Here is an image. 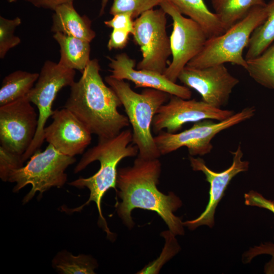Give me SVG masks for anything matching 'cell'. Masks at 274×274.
Segmentation results:
<instances>
[{
	"instance_id": "obj_35",
	"label": "cell",
	"mask_w": 274,
	"mask_h": 274,
	"mask_svg": "<svg viewBox=\"0 0 274 274\" xmlns=\"http://www.w3.org/2000/svg\"><path fill=\"white\" fill-rule=\"evenodd\" d=\"M17 0H7V1L9 2V3H15L17 1Z\"/></svg>"
},
{
	"instance_id": "obj_24",
	"label": "cell",
	"mask_w": 274,
	"mask_h": 274,
	"mask_svg": "<svg viewBox=\"0 0 274 274\" xmlns=\"http://www.w3.org/2000/svg\"><path fill=\"white\" fill-rule=\"evenodd\" d=\"M52 265L63 274H93L97 266L96 261L91 256L83 254L74 256L66 251L58 252L52 261Z\"/></svg>"
},
{
	"instance_id": "obj_21",
	"label": "cell",
	"mask_w": 274,
	"mask_h": 274,
	"mask_svg": "<svg viewBox=\"0 0 274 274\" xmlns=\"http://www.w3.org/2000/svg\"><path fill=\"white\" fill-rule=\"evenodd\" d=\"M215 13L225 30L243 19L255 7L264 6V0H211Z\"/></svg>"
},
{
	"instance_id": "obj_23",
	"label": "cell",
	"mask_w": 274,
	"mask_h": 274,
	"mask_svg": "<svg viewBox=\"0 0 274 274\" xmlns=\"http://www.w3.org/2000/svg\"><path fill=\"white\" fill-rule=\"evenodd\" d=\"M245 70L257 83L274 90V43L259 56L246 60Z\"/></svg>"
},
{
	"instance_id": "obj_26",
	"label": "cell",
	"mask_w": 274,
	"mask_h": 274,
	"mask_svg": "<svg viewBox=\"0 0 274 274\" xmlns=\"http://www.w3.org/2000/svg\"><path fill=\"white\" fill-rule=\"evenodd\" d=\"M161 236L165 239V244L160 256L138 273H158L162 266L179 251L180 247L175 237L176 235L171 231L162 232Z\"/></svg>"
},
{
	"instance_id": "obj_13",
	"label": "cell",
	"mask_w": 274,
	"mask_h": 274,
	"mask_svg": "<svg viewBox=\"0 0 274 274\" xmlns=\"http://www.w3.org/2000/svg\"><path fill=\"white\" fill-rule=\"evenodd\" d=\"M178 79L199 93L202 100L218 108L226 105L233 89L239 82L224 64L199 68L186 66Z\"/></svg>"
},
{
	"instance_id": "obj_25",
	"label": "cell",
	"mask_w": 274,
	"mask_h": 274,
	"mask_svg": "<svg viewBox=\"0 0 274 274\" xmlns=\"http://www.w3.org/2000/svg\"><path fill=\"white\" fill-rule=\"evenodd\" d=\"M21 23V19H10L0 16V58L3 59L7 52L21 42L19 37L14 34L17 27Z\"/></svg>"
},
{
	"instance_id": "obj_33",
	"label": "cell",
	"mask_w": 274,
	"mask_h": 274,
	"mask_svg": "<svg viewBox=\"0 0 274 274\" xmlns=\"http://www.w3.org/2000/svg\"><path fill=\"white\" fill-rule=\"evenodd\" d=\"M34 6L54 10L57 7L62 4L73 2L74 0H26Z\"/></svg>"
},
{
	"instance_id": "obj_10",
	"label": "cell",
	"mask_w": 274,
	"mask_h": 274,
	"mask_svg": "<svg viewBox=\"0 0 274 274\" xmlns=\"http://www.w3.org/2000/svg\"><path fill=\"white\" fill-rule=\"evenodd\" d=\"M159 6L171 17L173 22L169 38L172 60L163 75L176 83L180 72L199 53L208 37L197 22L185 17L170 1L165 0Z\"/></svg>"
},
{
	"instance_id": "obj_19",
	"label": "cell",
	"mask_w": 274,
	"mask_h": 274,
	"mask_svg": "<svg viewBox=\"0 0 274 274\" xmlns=\"http://www.w3.org/2000/svg\"><path fill=\"white\" fill-rule=\"evenodd\" d=\"M179 12L197 22L204 31L208 39L226 30L215 13L212 12L203 0H169Z\"/></svg>"
},
{
	"instance_id": "obj_8",
	"label": "cell",
	"mask_w": 274,
	"mask_h": 274,
	"mask_svg": "<svg viewBox=\"0 0 274 274\" xmlns=\"http://www.w3.org/2000/svg\"><path fill=\"white\" fill-rule=\"evenodd\" d=\"M75 70L67 68L59 62L47 60L44 63L39 78L27 97L39 111L38 124L36 135L28 149L22 156L25 162L40 150L44 138V129L48 118L52 115V105L59 91L71 86L74 81Z\"/></svg>"
},
{
	"instance_id": "obj_16",
	"label": "cell",
	"mask_w": 274,
	"mask_h": 274,
	"mask_svg": "<svg viewBox=\"0 0 274 274\" xmlns=\"http://www.w3.org/2000/svg\"><path fill=\"white\" fill-rule=\"evenodd\" d=\"M112 78L132 82L135 88L159 90L185 99H190L192 92L185 86L177 84L167 79L163 74L146 69L135 70V60L126 53H122L114 58L107 56Z\"/></svg>"
},
{
	"instance_id": "obj_5",
	"label": "cell",
	"mask_w": 274,
	"mask_h": 274,
	"mask_svg": "<svg viewBox=\"0 0 274 274\" xmlns=\"http://www.w3.org/2000/svg\"><path fill=\"white\" fill-rule=\"evenodd\" d=\"M267 16L266 5L254 7L224 33L208 38L199 53L186 66L199 68L229 62L245 69L247 61L243 57V51L253 31Z\"/></svg>"
},
{
	"instance_id": "obj_20",
	"label": "cell",
	"mask_w": 274,
	"mask_h": 274,
	"mask_svg": "<svg viewBox=\"0 0 274 274\" xmlns=\"http://www.w3.org/2000/svg\"><path fill=\"white\" fill-rule=\"evenodd\" d=\"M39 73L16 71L6 76L0 89V106L24 97L33 88Z\"/></svg>"
},
{
	"instance_id": "obj_31",
	"label": "cell",
	"mask_w": 274,
	"mask_h": 274,
	"mask_svg": "<svg viewBox=\"0 0 274 274\" xmlns=\"http://www.w3.org/2000/svg\"><path fill=\"white\" fill-rule=\"evenodd\" d=\"M244 197L246 205L265 209L274 214V200L268 199L260 193L254 190H251L245 193Z\"/></svg>"
},
{
	"instance_id": "obj_9",
	"label": "cell",
	"mask_w": 274,
	"mask_h": 274,
	"mask_svg": "<svg viewBox=\"0 0 274 274\" xmlns=\"http://www.w3.org/2000/svg\"><path fill=\"white\" fill-rule=\"evenodd\" d=\"M166 13L162 9H151L134 21V41L139 45L143 58L136 68L163 74L172 55L170 38L166 31Z\"/></svg>"
},
{
	"instance_id": "obj_27",
	"label": "cell",
	"mask_w": 274,
	"mask_h": 274,
	"mask_svg": "<svg viewBox=\"0 0 274 274\" xmlns=\"http://www.w3.org/2000/svg\"><path fill=\"white\" fill-rule=\"evenodd\" d=\"M165 0H114L110 10L112 15L130 12L133 18H137L142 13L159 6Z\"/></svg>"
},
{
	"instance_id": "obj_28",
	"label": "cell",
	"mask_w": 274,
	"mask_h": 274,
	"mask_svg": "<svg viewBox=\"0 0 274 274\" xmlns=\"http://www.w3.org/2000/svg\"><path fill=\"white\" fill-rule=\"evenodd\" d=\"M22 156L17 154L0 146V178L4 182H8L10 174L23 166Z\"/></svg>"
},
{
	"instance_id": "obj_34",
	"label": "cell",
	"mask_w": 274,
	"mask_h": 274,
	"mask_svg": "<svg viewBox=\"0 0 274 274\" xmlns=\"http://www.w3.org/2000/svg\"><path fill=\"white\" fill-rule=\"evenodd\" d=\"M109 1L110 0H101V8L100 9V12H99V16L102 15L104 13L105 8Z\"/></svg>"
},
{
	"instance_id": "obj_6",
	"label": "cell",
	"mask_w": 274,
	"mask_h": 274,
	"mask_svg": "<svg viewBox=\"0 0 274 274\" xmlns=\"http://www.w3.org/2000/svg\"><path fill=\"white\" fill-rule=\"evenodd\" d=\"M75 157L64 155L49 144L43 151H36L25 165L12 172L8 182L15 183L13 189L18 192L30 184L31 189L23 199V203L30 201L37 192L41 195L51 188L62 187L67 181L66 169L76 162Z\"/></svg>"
},
{
	"instance_id": "obj_18",
	"label": "cell",
	"mask_w": 274,
	"mask_h": 274,
	"mask_svg": "<svg viewBox=\"0 0 274 274\" xmlns=\"http://www.w3.org/2000/svg\"><path fill=\"white\" fill-rule=\"evenodd\" d=\"M53 38L60 47L59 62L67 68L82 72L91 60L90 42L60 32L54 33Z\"/></svg>"
},
{
	"instance_id": "obj_17",
	"label": "cell",
	"mask_w": 274,
	"mask_h": 274,
	"mask_svg": "<svg viewBox=\"0 0 274 274\" xmlns=\"http://www.w3.org/2000/svg\"><path fill=\"white\" fill-rule=\"evenodd\" d=\"M51 31L81 39L91 42L96 36L91 22L76 10L73 2L60 5L53 10Z\"/></svg>"
},
{
	"instance_id": "obj_2",
	"label": "cell",
	"mask_w": 274,
	"mask_h": 274,
	"mask_svg": "<svg viewBox=\"0 0 274 274\" xmlns=\"http://www.w3.org/2000/svg\"><path fill=\"white\" fill-rule=\"evenodd\" d=\"M97 59H91L77 82L70 86V94L64 105L98 139L118 135L130 123L118 111L122 106L115 92L104 82Z\"/></svg>"
},
{
	"instance_id": "obj_1",
	"label": "cell",
	"mask_w": 274,
	"mask_h": 274,
	"mask_svg": "<svg viewBox=\"0 0 274 274\" xmlns=\"http://www.w3.org/2000/svg\"><path fill=\"white\" fill-rule=\"evenodd\" d=\"M161 171L158 158L146 159L139 156L132 166L119 168L116 192L122 201L117 202V212L123 223L131 228L134 224L131 215L134 209L155 212L174 234L184 235L181 218L174 214L182 202L174 192L166 195L158 189Z\"/></svg>"
},
{
	"instance_id": "obj_4",
	"label": "cell",
	"mask_w": 274,
	"mask_h": 274,
	"mask_svg": "<svg viewBox=\"0 0 274 274\" xmlns=\"http://www.w3.org/2000/svg\"><path fill=\"white\" fill-rule=\"evenodd\" d=\"M106 82L115 92L131 125L132 144L144 159L158 158L161 154L156 145L151 128L154 116L169 99L170 94L155 89L146 88L141 93L133 91L123 80L105 77Z\"/></svg>"
},
{
	"instance_id": "obj_7",
	"label": "cell",
	"mask_w": 274,
	"mask_h": 274,
	"mask_svg": "<svg viewBox=\"0 0 274 274\" xmlns=\"http://www.w3.org/2000/svg\"><path fill=\"white\" fill-rule=\"evenodd\" d=\"M254 107H247L218 122L205 119L194 122L192 126L179 133L161 131L154 137L161 154L166 155L179 148H187L190 156H202L213 149L212 139L221 131L251 118L255 114Z\"/></svg>"
},
{
	"instance_id": "obj_22",
	"label": "cell",
	"mask_w": 274,
	"mask_h": 274,
	"mask_svg": "<svg viewBox=\"0 0 274 274\" xmlns=\"http://www.w3.org/2000/svg\"><path fill=\"white\" fill-rule=\"evenodd\" d=\"M266 7L267 16L252 32L247 46L246 60L259 56L274 42V0L266 3Z\"/></svg>"
},
{
	"instance_id": "obj_29",
	"label": "cell",
	"mask_w": 274,
	"mask_h": 274,
	"mask_svg": "<svg viewBox=\"0 0 274 274\" xmlns=\"http://www.w3.org/2000/svg\"><path fill=\"white\" fill-rule=\"evenodd\" d=\"M262 254H267L271 256L270 260L264 266V272L266 274H274V242L262 243L258 246L250 248L243 254L242 261L245 264L248 263L254 257Z\"/></svg>"
},
{
	"instance_id": "obj_15",
	"label": "cell",
	"mask_w": 274,
	"mask_h": 274,
	"mask_svg": "<svg viewBox=\"0 0 274 274\" xmlns=\"http://www.w3.org/2000/svg\"><path fill=\"white\" fill-rule=\"evenodd\" d=\"M52 123L44 129V138L61 153L72 157L81 154L90 144L92 133L65 108L54 110Z\"/></svg>"
},
{
	"instance_id": "obj_3",
	"label": "cell",
	"mask_w": 274,
	"mask_h": 274,
	"mask_svg": "<svg viewBox=\"0 0 274 274\" xmlns=\"http://www.w3.org/2000/svg\"><path fill=\"white\" fill-rule=\"evenodd\" d=\"M132 131L122 130L118 135L109 139H98L97 144L87 150L74 169V173H79L89 164L98 161L99 170L93 176L87 178H79L69 185L78 188H87L90 191L88 200L82 206L70 209L73 212H79L90 202H95L98 213L99 223L109 236H112L101 209L102 196L110 188L117 191L116 181L117 166L123 159L135 156L139 153L136 146L132 144Z\"/></svg>"
},
{
	"instance_id": "obj_32",
	"label": "cell",
	"mask_w": 274,
	"mask_h": 274,
	"mask_svg": "<svg viewBox=\"0 0 274 274\" xmlns=\"http://www.w3.org/2000/svg\"><path fill=\"white\" fill-rule=\"evenodd\" d=\"M131 33L124 29H113L107 44L109 50L122 49L128 42Z\"/></svg>"
},
{
	"instance_id": "obj_12",
	"label": "cell",
	"mask_w": 274,
	"mask_h": 274,
	"mask_svg": "<svg viewBox=\"0 0 274 274\" xmlns=\"http://www.w3.org/2000/svg\"><path fill=\"white\" fill-rule=\"evenodd\" d=\"M234 114L232 110L216 108L203 100L185 99L170 95L154 116L152 128L155 133L165 129L169 133H176L188 122L205 119L224 120Z\"/></svg>"
},
{
	"instance_id": "obj_14",
	"label": "cell",
	"mask_w": 274,
	"mask_h": 274,
	"mask_svg": "<svg viewBox=\"0 0 274 274\" xmlns=\"http://www.w3.org/2000/svg\"><path fill=\"white\" fill-rule=\"evenodd\" d=\"M233 156L232 163L227 169L221 172H216L210 169L201 158L189 157L190 165L194 171L202 172L206 180L210 185L209 200L206 209L196 219L183 222L184 226L194 230L201 225L212 228L214 225V216L218 203L224 195L228 184L232 178L238 174L247 171L249 166L248 161L243 160V153L240 145L236 150L231 152Z\"/></svg>"
},
{
	"instance_id": "obj_30",
	"label": "cell",
	"mask_w": 274,
	"mask_h": 274,
	"mask_svg": "<svg viewBox=\"0 0 274 274\" xmlns=\"http://www.w3.org/2000/svg\"><path fill=\"white\" fill-rule=\"evenodd\" d=\"M130 12H124L115 14L113 17L104 22L105 24L113 29H124L132 35L134 31V21Z\"/></svg>"
},
{
	"instance_id": "obj_11",
	"label": "cell",
	"mask_w": 274,
	"mask_h": 274,
	"mask_svg": "<svg viewBox=\"0 0 274 274\" xmlns=\"http://www.w3.org/2000/svg\"><path fill=\"white\" fill-rule=\"evenodd\" d=\"M27 96L0 106L1 145L23 156L32 142L38 117Z\"/></svg>"
}]
</instances>
